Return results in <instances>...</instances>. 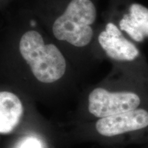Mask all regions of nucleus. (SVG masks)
<instances>
[{"label":"nucleus","mask_w":148,"mask_h":148,"mask_svg":"<svg viewBox=\"0 0 148 148\" xmlns=\"http://www.w3.org/2000/svg\"><path fill=\"white\" fill-rule=\"evenodd\" d=\"M148 107V79L132 76L117 89L97 87L88 94L85 110L94 119Z\"/></svg>","instance_id":"nucleus-1"},{"label":"nucleus","mask_w":148,"mask_h":148,"mask_svg":"<svg viewBox=\"0 0 148 148\" xmlns=\"http://www.w3.org/2000/svg\"><path fill=\"white\" fill-rule=\"evenodd\" d=\"M18 47L22 58L38 82L53 84L63 77L66 71L63 54L53 44H45L39 32L29 30L24 33Z\"/></svg>","instance_id":"nucleus-2"},{"label":"nucleus","mask_w":148,"mask_h":148,"mask_svg":"<svg viewBox=\"0 0 148 148\" xmlns=\"http://www.w3.org/2000/svg\"><path fill=\"white\" fill-rule=\"evenodd\" d=\"M97 12L91 0H71L64 12L52 25V32L58 40L77 47H84L91 41Z\"/></svg>","instance_id":"nucleus-3"},{"label":"nucleus","mask_w":148,"mask_h":148,"mask_svg":"<svg viewBox=\"0 0 148 148\" xmlns=\"http://www.w3.org/2000/svg\"><path fill=\"white\" fill-rule=\"evenodd\" d=\"M98 41L109 58L127 66L141 64V53L136 45L127 38L113 23H108L98 36Z\"/></svg>","instance_id":"nucleus-4"},{"label":"nucleus","mask_w":148,"mask_h":148,"mask_svg":"<svg viewBox=\"0 0 148 148\" xmlns=\"http://www.w3.org/2000/svg\"><path fill=\"white\" fill-rule=\"evenodd\" d=\"M25 106L19 96L10 90L0 92V133L9 135L18 128L25 118Z\"/></svg>","instance_id":"nucleus-5"},{"label":"nucleus","mask_w":148,"mask_h":148,"mask_svg":"<svg viewBox=\"0 0 148 148\" xmlns=\"http://www.w3.org/2000/svg\"><path fill=\"white\" fill-rule=\"evenodd\" d=\"M119 27L138 43L148 39V8L140 3H131L120 18Z\"/></svg>","instance_id":"nucleus-6"},{"label":"nucleus","mask_w":148,"mask_h":148,"mask_svg":"<svg viewBox=\"0 0 148 148\" xmlns=\"http://www.w3.org/2000/svg\"><path fill=\"white\" fill-rule=\"evenodd\" d=\"M18 148H42L41 142L34 136H28L18 145Z\"/></svg>","instance_id":"nucleus-7"}]
</instances>
